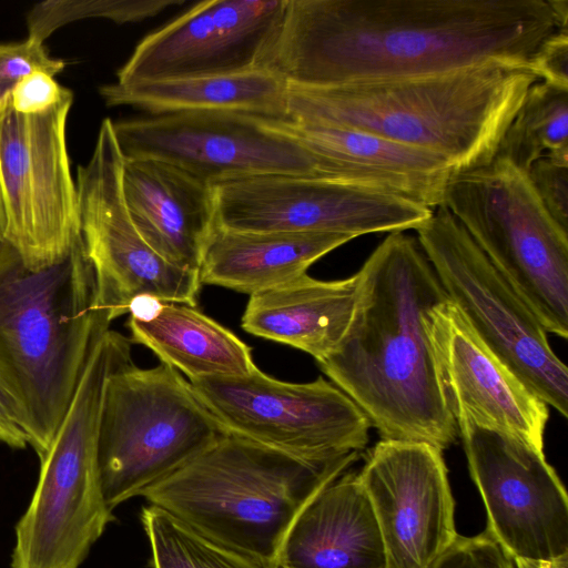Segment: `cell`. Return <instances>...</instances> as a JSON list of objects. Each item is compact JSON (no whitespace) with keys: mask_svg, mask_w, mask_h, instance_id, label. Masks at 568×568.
Masks as SVG:
<instances>
[{"mask_svg":"<svg viewBox=\"0 0 568 568\" xmlns=\"http://www.w3.org/2000/svg\"><path fill=\"white\" fill-rule=\"evenodd\" d=\"M558 28L551 0H286L260 69L304 88L530 69Z\"/></svg>","mask_w":568,"mask_h":568,"instance_id":"cell-1","label":"cell"},{"mask_svg":"<svg viewBox=\"0 0 568 568\" xmlns=\"http://www.w3.org/2000/svg\"><path fill=\"white\" fill-rule=\"evenodd\" d=\"M349 325L322 372L366 415L381 439L439 450L458 437L428 334V314L448 300L418 242L389 233L357 272Z\"/></svg>","mask_w":568,"mask_h":568,"instance_id":"cell-2","label":"cell"},{"mask_svg":"<svg viewBox=\"0 0 568 568\" xmlns=\"http://www.w3.org/2000/svg\"><path fill=\"white\" fill-rule=\"evenodd\" d=\"M111 322L97 305L82 237L64 260L36 271L0 245V392L39 459Z\"/></svg>","mask_w":568,"mask_h":568,"instance_id":"cell-3","label":"cell"},{"mask_svg":"<svg viewBox=\"0 0 568 568\" xmlns=\"http://www.w3.org/2000/svg\"><path fill=\"white\" fill-rule=\"evenodd\" d=\"M530 69L484 64L449 73L327 88L290 85V121L355 129L446 158L455 172L489 164L529 88Z\"/></svg>","mask_w":568,"mask_h":568,"instance_id":"cell-4","label":"cell"},{"mask_svg":"<svg viewBox=\"0 0 568 568\" xmlns=\"http://www.w3.org/2000/svg\"><path fill=\"white\" fill-rule=\"evenodd\" d=\"M358 458L296 456L226 432L140 496L203 537L277 568L298 514Z\"/></svg>","mask_w":568,"mask_h":568,"instance_id":"cell-5","label":"cell"},{"mask_svg":"<svg viewBox=\"0 0 568 568\" xmlns=\"http://www.w3.org/2000/svg\"><path fill=\"white\" fill-rule=\"evenodd\" d=\"M131 358V339L108 329L94 346L47 455L31 501L14 528L11 568H79L115 518L97 466L105 384Z\"/></svg>","mask_w":568,"mask_h":568,"instance_id":"cell-6","label":"cell"},{"mask_svg":"<svg viewBox=\"0 0 568 568\" xmlns=\"http://www.w3.org/2000/svg\"><path fill=\"white\" fill-rule=\"evenodd\" d=\"M443 205L532 311L547 333L568 337V231L548 213L527 173L496 158L454 172Z\"/></svg>","mask_w":568,"mask_h":568,"instance_id":"cell-7","label":"cell"},{"mask_svg":"<svg viewBox=\"0 0 568 568\" xmlns=\"http://www.w3.org/2000/svg\"><path fill=\"white\" fill-rule=\"evenodd\" d=\"M225 433L175 368L122 362L108 377L97 437L106 506L140 496Z\"/></svg>","mask_w":568,"mask_h":568,"instance_id":"cell-8","label":"cell"},{"mask_svg":"<svg viewBox=\"0 0 568 568\" xmlns=\"http://www.w3.org/2000/svg\"><path fill=\"white\" fill-rule=\"evenodd\" d=\"M415 231L448 300L476 335L537 397L567 417L568 368L528 305L444 205Z\"/></svg>","mask_w":568,"mask_h":568,"instance_id":"cell-9","label":"cell"},{"mask_svg":"<svg viewBox=\"0 0 568 568\" xmlns=\"http://www.w3.org/2000/svg\"><path fill=\"white\" fill-rule=\"evenodd\" d=\"M72 100L69 91L59 103L36 114L17 112L11 94L0 104L6 241L33 271L64 260L81 239L65 140Z\"/></svg>","mask_w":568,"mask_h":568,"instance_id":"cell-10","label":"cell"},{"mask_svg":"<svg viewBox=\"0 0 568 568\" xmlns=\"http://www.w3.org/2000/svg\"><path fill=\"white\" fill-rule=\"evenodd\" d=\"M189 383L225 432L262 445L320 458L361 452L368 443L366 415L324 377L291 383L256 368L246 376Z\"/></svg>","mask_w":568,"mask_h":568,"instance_id":"cell-11","label":"cell"},{"mask_svg":"<svg viewBox=\"0 0 568 568\" xmlns=\"http://www.w3.org/2000/svg\"><path fill=\"white\" fill-rule=\"evenodd\" d=\"M122 168L113 122L104 119L93 153L78 166L75 180L81 237L95 276L98 307L114 321L142 294L195 306L202 285L199 273L170 264L142 239L125 205Z\"/></svg>","mask_w":568,"mask_h":568,"instance_id":"cell-12","label":"cell"},{"mask_svg":"<svg viewBox=\"0 0 568 568\" xmlns=\"http://www.w3.org/2000/svg\"><path fill=\"white\" fill-rule=\"evenodd\" d=\"M216 225L241 232L369 233L417 230L433 213L405 197L339 181L264 174L212 185Z\"/></svg>","mask_w":568,"mask_h":568,"instance_id":"cell-13","label":"cell"},{"mask_svg":"<svg viewBox=\"0 0 568 568\" xmlns=\"http://www.w3.org/2000/svg\"><path fill=\"white\" fill-rule=\"evenodd\" d=\"M124 159L168 162L215 183L253 175L317 176L313 154L280 120L237 112H180L113 122Z\"/></svg>","mask_w":568,"mask_h":568,"instance_id":"cell-14","label":"cell"},{"mask_svg":"<svg viewBox=\"0 0 568 568\" xmlns=\"http://www.w3.org/2000/svg\"><path fill=\"white\" fill-rule=\"evenodd\" d=\"M485 505L486 530L515 559L568 555V497L544 450L496 429L457 425Z\"/></svg>","mask_w":568,"mask_h":568,"instance_id":"cell-15","label":"cell"},{"mask_svg":"<svg viewBox=\"0 0 568 568\" xmlns=\"http://www.w3.org/2000/svg\"><path fill=\"white\" fill-rule=\"evenodd\" d=\"M286 0H206L146 36L118 83L230 74L260 69Z\"/></svg>","mask_w":568,"mask_h":568,"instance_id":"cell-16","label":"cell"},{"mask_svg":"<svg viewBox=\"0 0 568 568\" xmlns=\"http://www.w3.org/2000/svg\"><path fill=\"white\" fill-rule=\"evenodd\" d=\"M357 475L383 538L387 568H426L457 535L455 500L438 448L381 439Z\"/></svg>","mask_w":568,"mask_h":568,"instance_id":"cell-17","label":"cell"},{"mask_svg":"<svg viewBox=\"0 0 568 568\" xmlns=\"http://www.w3.org/2000/svg\"><path fill=\"white\" fill-rule=\"evenodd\" d=\"M428 334L456 427L496 429L544 450L548 406L476 335L449 300L429 312Z\"/></svg>","mask_w":568,"mask_h":568,"instance_id":"cell-18","label":"cell"},{"mask_svg":"<svg viewBox=\"0 0 568 568\" xmlns=\"http://www.w3.org/2000/svg\"><path fill=\"white\" fill-rule=\"evenodd\" d=\"M316 159L317 178L392 193L435 210L455 172L435 152L349 128L280 120Z\"/></svg>","mask_w":568,"mask_h":568,"instance_id":"cell-19","label":"cell"},{"mask_svg":"<svg viewBox=\"0 0 568 568\" xmlns=\"http://www.w3.org/2000/svg\"><path fill=\"white\" fill-rule=\"evenodd\" d=\"M122 191L146 244L170 264L199 273L216 226L212 186L164 161L123 158Z\"/></svg>","mask_w":568,"mask_h":568,"instance_id":"cell-20","label":"cell"},{"mask_svg":"<svg viewBox=\"0 0 568 568\" xmlns=\"http://www.w3.org/2000/svg\"><path fill=\"white\" fill-rule=\"evenodd\" d=\"M277 568H387L383 538L358 475L318 491L292 524Z\"/></svg>","mask_w":568,"mask_h":568,"instance_id":"cell-21","label":"cell"},{"mask_svg":"<svg viewBox=\"0 0 568 568\" xmlns=\"http://www.w3.org/2000/svg\"><path fill=\"white\" fill-rule=\"evenodd\" d=\"M357 291V273L335 281L316 280L305 273L250 295L241 326L254 336L307 353L318 363L343 338Z\"/></svg>","mask_w":568,"mask_h":568,"instance_id":"cell-22","label":"cell"},{"mask_svg":"<svg viewBox=\"0 0 568 568\" xmlns=\"http://www.w3.org/2000/svg\"><path fill=\"white\" fill-rule=\"evenodd\" d=\"M335 233L241 232L219 227L201 260V284L253 295L305 274L322 256L352 241Z\"/></svg>","mask_w":568,"mask_h":568,"instance_id":"cell-23","label":"cell"},{"mask_svg":"<svg viewBox=\"0 0 568 568\" xmlns=\"http://www.w3.org/2000/svg\"><path fill=\"white\" fill-rule=\"evenodd\" d=\"M290 84L262 69L183 79L105 84L108 106L130 105L154 115L180 112H237L287 120Z\"/></svg>","mask_w":568,"mask_h":568,"instance_id":"cell-24","label":"cell"},{"mask_svg":"<svg viewBox=\"0 0 568 568\" xmlns=\"http://www.w3.org/2000/svg\"><path fill=\"white\" fill-rule=\"evenodd\" d=\"M128 327L131 342L189 379L246 376L257 368L247 344L194 306L164 302L155 318L130 317Z\"/></svg>","mask_w":568,"mask_h":568,"instance_id":"cell-25","label":"cell"},{"mask_svg":"<svg viewBox=\"0 0 568 568\" xmlns=\"http://www.w3.org/2000/svg\"><path fill=\"white\" fill-rule=\"evenodd\" d=\"M546 154H568V89L538 80L506 129L496 158L527 173Z\"/></svg>","mask_w":568,"mask_h":568,"instance_id":"cell-26","label":"cell"},{"mask_svg":"<svg viewBox=\"0 0 568 568\" xmlns=\"http://www.w3.org/2000/svg\"><path fill=\"white\" fill-rule=\"evenodd\" d=\"M141 523L151 547L152 568H264L203 537L159 507H143Z\"/></svg>","mask_w":568,"mask_h":568,"instance_id":"cell-27","label":"cell"},{"mask_svg":"<svg viewBox=\"0 0 568 568\" xmlns=\"http://www.w3.org/2000/svg\"><path fill=\"white\" fill-rule=\"evenodd\" d=\"M184 0H47L27 16L28 38L43 43L58 28L87 18L136 22L182 4Z\"/></svg>","mask_w":568,"mask_h":568,"instance_id":"cell-28","label":"cell"},{"mask_svg":"<svg viewBox=\"0 0 568 568\" xmlns=\"http://www.w3.org/2000/svg\"><path fill=\"white\" fill-rule=\"evenodd\" d=\"M64 67L63 60L50 57L44 44L36 40L0 44V104L29 74L42 71L54 77Z\"/></svg>","mask_w":568,"mask_h":568,"instance_id":"cell-29","label":"cell"},{"mask_svg":"<svg viewBox=\"0 0 568 568\" xmlns=\"http://www.w3.org/2000/svg\"><path fill=\"white\" fill-rule=\"evenodd\" d=\"M426 568H515V564L485 530L471 537L457 534Z\"/></svg>","mask_w":568,"mask_h":568,"instance_id":"cell-30","label":"cell"},{"mask_svg":"<svg viewBox=\"0 0 568 568\" xmlns=\"http://www.w3.org/2000/svg\"><path fill=\"white\" fill-rule=\"evenodd\" d=\"M527 176L548 213L568 231V154L542 155Z\"/></svg>","mask_w":568,"mask_h":568,"instance_id":"cell-31","label":"cell"},{"mask_svg":"<svg viewBox=\"0 0 568 568\" xmlns=\"http://www.w3.org/2000/svg\"><path fill=\"white\" fill-rule=\"evenodd\" d=\"M69 91L61 87L54 77L37 71L17 84L11 92V103L19 113H41L59 103Z\"/></svg>","mask_w":568,"mask_h":568,"instance_id":"cell-32","label":"cell"},{"mask_svg":"<svg viewBox=\"0 0 568 568\" xmlns=\"http://www.w3.org/2000/svg\"><path fill=\"white\" fill-rule=\"evenodd\" d=\"M530 69L539 81L568 89V28H558L544 40Z\"/></svg>","mask_w":568,"mask_h":568,"instance_id":"cell-33","label":"cell"},{"mask_svg":"<svg viewBox=\"0 0 568 568\" xmlns=\"http://www.w3.org/2000/svg\"><path fill=\"white\" fill-rule=\"evenodd\" d=\"M0 442L13 449H24L28 437L17 423L0 392Z\"/></svg>","mask_w":568,"mask_h":568,"instance_id":"cell-34","label":"cell"},{"mask_svg":"<svg viewBox=\"0 0 568 568\" xmlns=\"http://www.w3.org/2000/svg\"><path fill=\"white\" fill-rule=\"evenodd\" d=\"M163 305L164 302L160 298L153 295L142 294L135 296L130 302L128 313L130 317L134 320L148 322L158 316Z\"/></svg>","mask_w":568,"mask_h":568,"instance_id":"cell-35","label":"cell"},{"mask_svg":"<svg viewBox=\"0 0 568 568\" xmlns=\"http://www.w3.org/2000/svg\"><path fill=\"white\" fill-rule=\"evenodd\" d=\"M515 568H568V555L551 560L515 559Z\"/></svg>","mask_w":568,"mask_h":568,"instance_id":"cell-36","label":"cell"},{"mask_svg":"<svg viewBox=\"0 0 568 568\" xmlns=\"http://www.w3.org/2000/svg\"><path fill=\"white\" fill-rule=\"evenodd\" d=\"M7 211H6V203L3 197V191L2 185L0 181V245L6 241V234H7Z\"/></svg>","mask_w":568,"mask_h":568,"instance_id":"cell-37","label":"cell"}]
</instances>
